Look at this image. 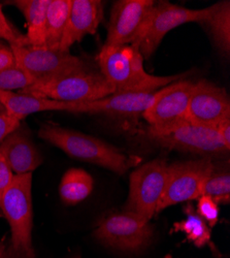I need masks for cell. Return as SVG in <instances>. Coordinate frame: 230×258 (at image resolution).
<instances>
[{
  "label": "cell",
  "mask_w": 230,
  "mask_h": 258,
  "mask_svg": "<svg viewBox=\"0 0 230 258\" xmlns=\"http://www.w3.org/2000/svg\"><path fill=\"white\" fill-rule=\"evenodd\" d=\"M147 137L161 147L199 155L229 152L215 128L186 119L161 126H149Z\"/></svg>",
  "instance_id": "5b68a950"
},
{
  "label": "cell",
  "mask_w": 230,
  "mask_h": 258,
  "mask_svg": "<svg viewBox=\"0 0 230 258\" xmlns=\"http://www.w3.org/2000/svg\"><path fill=\"white\" fill-rule=\"evenodd\" d=\"M196 213L206 222L208 227H214L219 220V205L210 197L200 196L197 199Z\"/></svg>",
  "instance_id": "d4e9b609"
},
{
  "label": "cell",
  "mask_w": 230,
  "mask_h": 258,
  "mask_svg": "<svg viewBox=\"0 0 230 258\" xmlns=\"http://www.w3.org/2000/svg\"><path fill=\"white\" fill-rule=\"evenodd\" d=\"M38 137L72 158L100 165L118 175H124L141 162L140 157L124 154L116 147L95 137L53 123L40 125Z\"/></svg>",
  "instance_id": "7a4b0ae2"
},
{
  "label": "cell",
  "mask_w": 230,
  "mask_h": 258,
  "mask_svg": "<svg viewBox=\"0 0 230 258\" xmlns=\"http://www.w3.org/2000/svg\"><path fill=\"white\" fill-rule=\"evenodd\" d=\"M0 153L5 157L14 175L32 174V171L44 161L30 137L19 128L0 144Z\"/></svg>",
  "instance_id": "e0dca14e"
},
{
  "label": "cell",
  "mask_w": 230,
  "mask_h": 258,
  "mask_svg": "<svg viewBox=\"0 0 230 258\" xmlns=\"http://www.w3.org/2000/svg\"><path fill=\"white\" fill-rule=\"evenodd\" d=\"M74 258H81V257H79V256H76V257H74Z\"/></svg>",
  "instance_id": "d6a6232c"
},
{
  "label": "cell",
  "mask_w": 230,
  "mask_h": 258,
  "mask_svg": "<svg viewBox=\"0 0 230 258\" xmlns=\"http://www.w3.org/2000/svg\"><path fill=\"white\" fill-rule=\"evenodd\" d=\"M72 0H51L47 11L45 47L59 50L70 13Z\"/></svg>",
  "instance_id": "ffe728a7"
},
{
  "label": "cell",
  "mask_w": 230,
  "mask_h": 258,
  "mask_svg": "<svg viewBox=\"0 0 230 258\" xmlns=\"http://www.w3.org/2000/svg\"><path fill=\"white\" fill-rule=\"evenodd\" d=\"M32 78L17 64L0 72V91L23 90L33 84Z\"/></svg>",
  "instance_id": "cb8c5ba5"
},
{
  "label": "cell",
  "mask_w": 230,
  "mask_h": 258,
  "mask_svg": "<svg viewBox=\"0 0 230 258\" xmlns=\"http://www.w3.org/2000/svg\"><path fill=\"white\" fill-rule=\"evenodd\" d=\"M201 196L212 198L218 205L230 202V175L224 171H216L208 177L201 189Z\"/></svg>",
  "instance_id": "603a6c76"
},
{
  "label": "cell",
  "mask_w": 230,
  "mask_h": 258,
  "mask_svg": "<svg viewBox=\"0 0 230 258\" xmlns=\"http://www.w3.org/2000/svg\"><path fill=\"white\" fill-rule=\"evenodd\" d=\"M207 26L217 49L224 55L230 53V3L228 0L212 6L210 16L203 22Z\"/></svg>",
  "instance_id": "44dd1931"
},
{
  "label": "cell",
  "mask_w": 230,
  "mask_h": 258,
  "mask_svg": "<svg viewBox=\"0 0 230 258\" xmlns=\"http://www.w3.org/2000/svg\"><path fill=\"white\" fill-rule=\"evenodd\" d=\"M11 48L17 66L23 69L34 83L52 80L86 67L85 61L69 52L28 44L11 46Z\"/></svg>",
  "instance_id": "9c48e42d"
},
{
  "label": "cell",
  "mask_w": 230,
  "mask_h": 258,
  "mask_svg": "<svg viewBox=\"0 0 230 258\" xmlns=\"http://www.w3.org/2000/svg\"><path fill=\"white\" fill-rule=\"evenodd\" d=\"M19 127L20 121L9 116L4 106L0 105V144L10 134L17 131Z\"/></svg>",
  "instance_id": "4316f807"
},
{
  "label": "cell",
  "mask_w": 230,
  "mask_h": 258,
  "mask_svg": "<svg viewBox=\"0 0 230 258\" xmlns=\"http://www.w3.org/2000/svg\"><path fill=\"white\" fill-rule=\"evenodd\" d=\"M103 20V3L100 0H72L67 25L59 50L69 49L88 34H94Z\"/></svg>",
  "instance_id": "5bb4252c"
},
{
  "label": "cell",
  "mask_w": 230,
  "mask_h": 258,
  "mask_svg": "<svg viewBox=\"0 0 230 258\" xmlns=\"http://www.w3.org/2000/svg\"><path fill=\"white\" fill-rule=\"evenodd\" d=\"M184 213L186 215V218L175 223L172 231H181L185 233L188 241H190L198 248L210 245L211 229L206 222L199 216L190 204H188L185 207Z\"/></svg>",
  "instance_id": "7402d4cb"
},
{
  "label": "cell",
  "mask_w": 230,
  "mask_h": 258,
  "mask_svg": "<svg viewBox=\"0 0 230 258\" xmlns=\"http://www.w3.org/2000/svg\"><path fill=\"white\" fill-rule=\"evenodd\" d=\"M228 118L230 102L225 89L205 80L197 82L185 119L216 129L219 123Z\"/></svg>",
  "instance_id": "4fadbf2b"
},
{
  "label": "cell",
  "mask_w": 230,
  "mask_h": 258,
  "mask_svg": "<svg viewBox=\"0 0 230 258\" xmlns=\"http://www.w3.org/2000/svg\"><path fill=\"white\" fill-rule=\"evenodd\" d=\"M93 185V178L86 170L75 167L69 168L60 181V199L66 206H75L91 195Z\"/></svg>",
  "instance_id": "d6986e66"
},
{
  "label": "cell",
  "mask_w": 230,
  "mask_h": 258,
  "mask_svg": "<svg viewBox=\"0 0 230 258\" xmlns=\"http://www.w3.org/2000/svg\"><path fill=\"white\" fill-rule=\"evenodd\" d=\"M96 60L100 73L116 92H156L169 86L184 74L157 77L143 68V57L136 46H107L98 53Z\"/></svg>",
  "instance_id": "6da1fadb"
},
{
  "label": "cell",
  "mask_w": 230,
  "mask_h": 258,
  "mask_svg": "<svg viewBox=\"0 0 230 258\" xmlns=\"http://www.w3.org/2000/svg\"><path fill=\"white\" fill-rule=\"evenodd\" d=\"M216 131L226 148L230 149V118L219 123L216 127Z\"/></svg>",
  "instance_id": "f546056e"
},
{
  "label": "cell",
  "mask_w": 230,
  "mask_h": 258,
  "mask_svg": "<svg viewBox=\"0 0 230 258\" xmlns=\"http://www.w3.org/2000/svg\"><path fill=\"white\" fill-rule=\"evenodd\" d=\"M0 104L12 118L22 121L25 117L40 112H67L79 114L80 103L63 102L44 96L21 92L0 91Z\"/></svg>",
  "instance_id": "2e32d148"
},
{
  "label": "cell",
  "mask_w": 230,
  "mask_h": 258,
  "mask_svg": "<svg viewBox=\"0 0 230 258\" xmlns=\"http://www.w3.org/2000/svg\"><path fill=\"white\" fill-rule=\"evenodd\" d=\"M156 92H115L101 99L80 103L79 114L136 117L142 115L148 109Z\"/></svg>",
  "instance_id": "9a60e30c"
},
{
  "label": "cell",
  "mask_w": 230,
  "mask_h": 258,
  "mask_svg": "<svg viewBox=\"0 0 230 258\" xmlns=\"http://www.w3.org/2000/svg\"><path fill=\"white\" fill-rule=\"evenodd\" d=\"M21 258H25V257H22V256H21Z\"/></svg>",
  "instance_id": "836d02e7"
},
{
  "label": "cell",
  "mask_w": 230,
  "mask_h": 258,
  "mask_svg": "<svg viewBox=\"0 0 230 258\" xmlns=\"http://www.w3.org/2000/svg\"><path fill=\"white\" fill-rule=\"evenodd\" d=\"M211 12L212 6L202 10H190L170 2H156L138 46L142 57L149 59L155 53L164 36L171 30L186 23L196 22L203 24Z\"/></svg>",
  "instance_id": "8fae6325"
},
{
  "label": "cell",
  "mask_w": 230,
  "mask_h": 258,
  "mask_svg": "<svg viewBox=\"0 0 230 258\" xmlns=\"http://www.w3.org/2000/svg\"><path fill=\"white\" fill-rule=\"evenodd\" d=\"M0 105H2V104H0Z\"/></svg>",
  "instance_id": "e575fe53"
},
{
  "label": "cell",
  "mask_w": 230,
  "mask_h": 258,
  "mask_svg": "<svg viewBox=\"0 0 230 258\" xmlns=\"http://www.w3.org/2000/svg\"><path fill=\"white\" fill-rule=\"evenodd\" d=\"M0 19H7V17L5 16V14H4V12H3L2 6H0Z\"/></svg>",
  "instance_id": "4dcf8cb0"
},
{
  "label": "cell",
  "mask_w": 230,
  "mask_h": 258,
  "mask_svg": "<svg viewBox=\"0 0 230 258\" xmlns=\"http://www.w3.org/2000/svg\"><path fill=\"white\" fill-rule=\"evenodd\" d=\"M195 85L193 81L182 80L158 90L143 112V119L150 126L166 125L185 119Z\"/></svg>",
  "instance_id": "7c38bea8"
},
{
  "label": "cell",
  "mask_w": 230,
  "mask_h": 258,
  "mask_svg": "<svg viewBox=\"0 0 230 258\" xmlns=\"http://www.w3.org/2000/svg\"><path fill=\"white\" fill-rule=\"evenodd\" d=\"M19 92L63 102L82 103L104 98L116 90L100 72L85 67L52 80L34 83Z\"/></svg>",
  "instance_id": "3957f363"
},
{
  "label": "cell",
  "mask_w": 230,
  "mask_h": 258,
  "mask_svg": "<svg viewBox=\"0 0 230 258\" xmlns=\"http://www.w3.org/2000/svg\"><path fill=\"white\" fill-rule=\"evenodd\" d=\"M51 0H16L10 4L23 14L26 24L27 44L34 47H45L47 11Z\"/></svg>",
  "instance_id": "ac0fdd59"
},
{
  "label": "cell",
  "mask_w": 230,
  "mask_h": 258,
  "mask_svg": "<svg viewBox=\"0 0 230 258\" xmlns=\"http://www.w3.org/2000/svg\"><path fill=\"white\" fill-rule=\"evenodd\" d=\"M3 252H4V245L0 243V256L3 255Z\"/></svg>",
  "instance_id": "1f68e13d"
},
{
  "label": "cell",
  "mask_w": 230,
  "mask_h": 258,
  "mask_svg": "<svg viewBox=\"0 0 230 258\" xmlns=\"http://www.w3.org/2000/svg\"><path fill=\"white\" fill-rule=\"evenodd\" d=\"M95 238L106 246L124 252H140L153 238L150 221L138 215L122 212L104 218L94 232Z\"/></svg>",
  "instance_id": "52a82bcc"
},
{
  "label": "cell",
  "mask_w": 230,
  "mask_h": 258,
  "mask_svg": "<svg viewBox=\"0 0 230 258\" xmlns=\"http://www.w3.org/2000/svg\"><path fill=\"white\" fill-rule=\"evenodd\" d=\"M214 170V163L207 158L169 165L165 190L158 203L156 214L169 207L197 200L201 196L205 180Z\"/></svg>",
  "instance_id": "ba28073f"
},
{
  "label": "cell",
  "mask_w": 230,
  "mask_h": 258,
  "mask_svg": "<svg viewBox=\"0 0 230 258\" xmlns=\"http://www.w3.org/2000/svg\"><path fill=\"white\" fill-rule=\"evenodd\" d=\"M0 39L8 42L10 46L27 44L26 36L17 31L8 19H0Z\"/></svg>",
  "instance_id": "484cf974"
},
{
  "label": "cell",
  "mask_w": 230,
  "mask_h": 258,
  "mask_svg": "<svg viewBox=\"0 0 230 258\" xmlns=\"http://www.w3.org/2000/svg\"><path fill=\"white\" fill-rule=\"evenodd\" d=\"M32 174L15 175L13 182L0 201V211L4 214L12 233L14 251L25 258H35L32 247L33 209Z\"/></svg>",
  "instance_id": "277c9868"
},
{
  "label": "cell",
  "mask_w": 230,
  "mask_h": 258,
  "mask_svg": "<svg viewBox=\"0 0 230 258\" xmlns=\"http://www.w3.org/2000/svg\"><path fill=\"white\" fill-rule=\"evenodd\" d=\"M155 5L154 0L116 2L111 11L104 45L138 47Z\"/></svg>",
  "instance_id": "30bf717a"
},
{
  "label": "cell",
  "mask_w": 230,
  "mask_h": 258,
  "mask_svg": "<svg viewBox=\"0 0 230 258\" xmlns=\"http://www.w3.org/2000/svg\"><path fill=\"white\" fill-rule=\"evenodd\" d=\"M15 175L6 161L3 154L0 153V201H2L5 192L13 182Z\"/></svg>",
  "instance_id": "83f0119b"
},
{
  "label": "cell",
  "mask_w": 230,
  "mask_h": 258,
  "mask_svg": "<svg viewBox=\"0 0 230 258\" xmlns=\"http://www.w3.org/2000/svg\"><path fill=\"white\" fill-rule=\"evenodd\" d=\"M169 164L157 158L134 169L129 178V195L124 212L138 215L151 221L165 190Z\"/></svg>",
  "instance_id": "8992f818"
},
{
  "label": "cell",
  "mask_w": 230,
  "mask_h": 258,
  "mask_svg": "<svg viewBox=\"0 0 230 258\" xmlns=\"http://www.w3.org/2000/svg\"><path fill=\"white\" fill-rule=\"evenodd\" d=\"M15 64L16 59L11 46L0 39V72L15 66Z\"/></svg>",
  "instance_id": "f1b7e54d"
}]
</instances>
